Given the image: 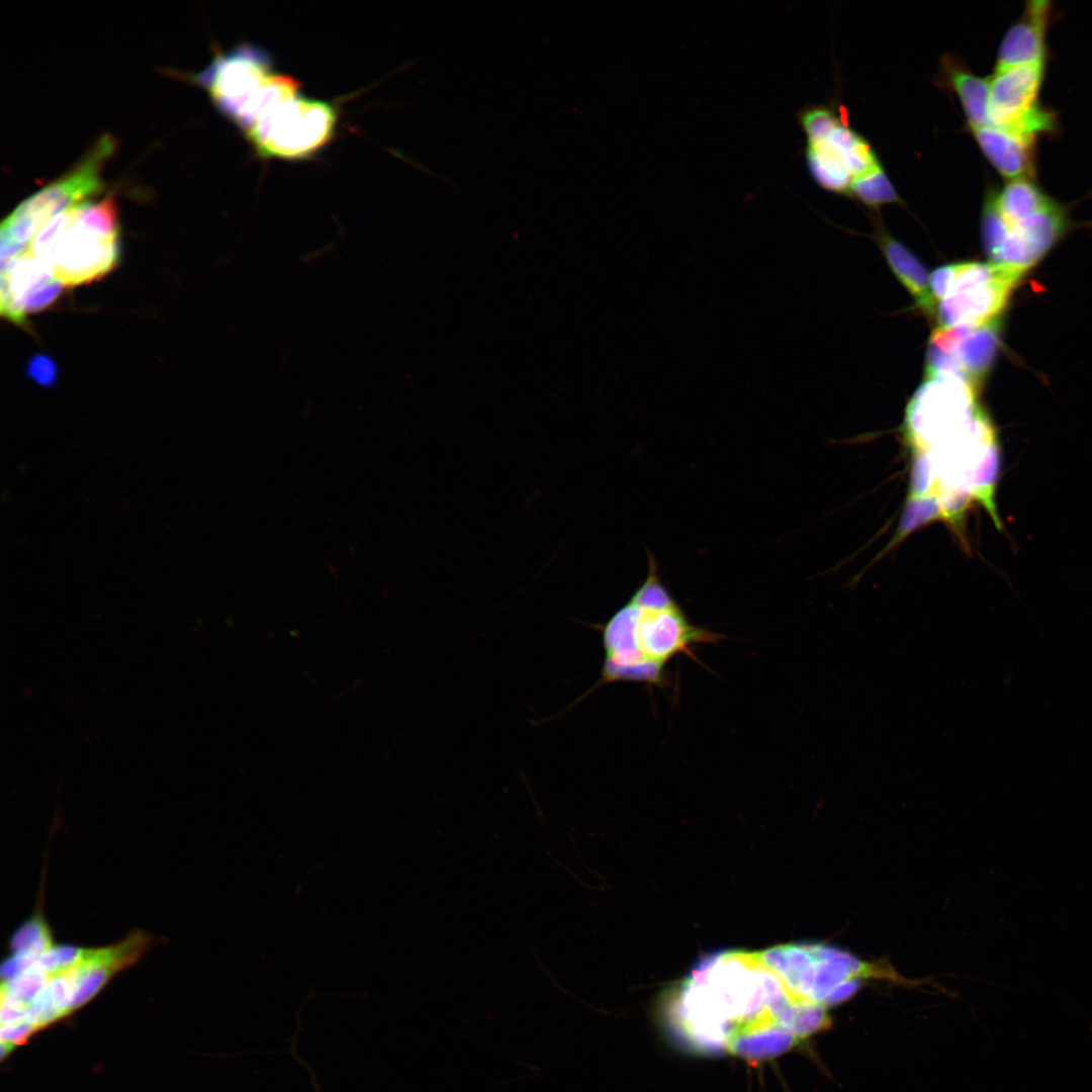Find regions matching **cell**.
<instances>
[{"label": "cell", "instance_id": "cell-1", "mask_svg": "<svg viewBox=\"0 0 1092 1092\" xmlns=\"http://www.w3.org/2000/svg\"><path fill=\"white\" fill-rule=\"evenodd\" d=\"M802 1002L759 953L718 950L700 959L665 994L662 1012L682 1044L714 1054L726 1050L735 1028L787 1025Z\"/></svg>", "mask_w": 1092, "mask_h": 1092}, {"label": "cell", "instance_id": "cell-2", "mask_svg": "<svg viewBox=\"0 0 1092 1092\" xmlns=\"http://www.w3.org/2000/svg\"><path fill=\"white\" fill-rule=\"evenodd\" d=\"M601 631L604 664L599 681L588 692L618 681L662 686L669 660L681 653L692 655L695 645L720 638L689 621L661 582L650 553L646 578Z\"/></svg>", "mask_w": 1092, "mask_h": 1092}, {"label": "cell", "instance_id": "cell-3", "mask_svg": "<svg viewBox=\"0 0 1092 1092\" xmlns=\"http://www.w3.org/2000/svg\"><path fill=\"white\" fill-rule=\"evenodd\" d=\"M119 219L114 197L83 201L53 218L29 251L65 287L91 283L119 258Z\"/></svg>", "mask_w": 1092, "mask_h": 1092}, {"label": "cell", "instance_id": "cell-4", "mask_svg": "<svg viewBox=\"0 0 1092 1092\" xmlns=\"http://www.w3.org/2000/svg\"><path fill=\"white\" fill-rule=\"evenodd\" d=\"M193 80L243 131L267 109L300 91L298 80L274 71L268 54L251 43L217 53Z\"/></svg>", "mask_w": 1092, "mask_h": 1092}, {"label": "cell", "instance_id": "cell-5", "mask_svg": "<svg viewBox=\"0 0 1092 1092\" xmlns=\"http://www.w3.org/2000/svg\"><path fill=\"white\" fill-rule=\"evenodd\" d=\"M114 149L111 135L100 136L71 170L25 198L1 224V261L27 250L53 218L100 192L102 170Z\"/></svg>", "mask_w": 1092, "mask_h": 1092}, {"label": "cell", "instance_id": "cell-6", "mask_svg": "<svg viewBox=\"0 0 1092 1092\" xmlns=\"http://www.w3.org/2000/svg\"><path fill=\"white\" fill-rule=\"evenodd\" d=\"M1022 275L991 262H961L929 276L936 328L981 326L999 318Z\"/></svg>", "mask_w": 1092, "mask_h": 1092}, {"label": "cell", "instance_id": "cell-7", "mask_svg": "<svg viewBox=\"0 0 1092 1092\" xmlns=\"http://www.w3.org/2000/svg\"><path fill=\"white\" fill-rule=\"evenodd\" d=\"M978 390L958 375L924 376L906 408V434L915 453L964 436L986 420Z\"/></svg>", "mask_w": 1092, "mask_h": 1092}, {"label": "cell", "instance_id": "cell-8", "mask_svg": "<svg viewBox=\"0 0 1092 1092\" xmlns=\"http://www.w3.org/2000/svg\"><path fill=\"white\" fill-rule=\"evenodd\" d=\"M338 119L332 103L299 93L267 109L244 133L259 157L298 161L332 141Z\"/></svg>", "mask_w": 1092, "mask_h": 1092}, {"label": "cell", "instance_id": "cell-9", "mask_svg": "<svg viewBox=\"0 0 1092 1092\" xmlns=\"http://www.w3.org/2000/svg\"><path fill=\"white\" fill-rule=\"evenodd\" d=\"M991 191L986 195L981 219L985 251L991 263L1023 275L1066 231V210L1056 202L1030 216L1006 220L998 211Z\"/></svg>", "mask_w": 1092, "mask_h": 1092}, {"label": "cell", "instance_id": "cell-10", "mask_svg": "<svg viewBox=\"0 0 1092 1092\" xmlns=\"http://www.w3.org/2000/svg\"><path fill=\"white\" fill-rule=\"evenodd\" d=\"M1046 62L994 71L990 77V125L1037 140L1057 131V113L1039 101Z\"/></svg>", "mask_w": 1092, "mask_h": 1092}, {"label": "cell", "instance_id": "cell-11", "mask_svg": "<svg viewBox=\"0 0 1092 1092\" xmlns=\"http://www.w3.org/2000/svg\"><path fill=\"white\" fill-rule=\"evenodd\" d=\"M0 312L13 324L51 305L65 287L29 251L1 261Z\"/></svg>", "mask_w": 1092, "mask_h": 1092}, {"label": "cell", "instance_id": "cell-12", "mask_svg": "<svg viewBox=\"0 0 1092 1092\" xmlns=\"http://www.w3.org/2000/svg\"><path fill=\"white\" fill-rule=\"evenodd\" d=\"M999 333L1000 317L981 326L936 328L928 346L946 355L956 373L979 389L995 359Z\"/></svg>", "mask_w": 1092, "mask_h": 1092}, {"label": "cell", "instance_id": "cell-13", "mask_svg": "<svg viewBox=\"0 0 1092 1092\" xmlns=\"http://www.w3.org/2000/svg\"><path fill=\"white\" fill-rule=\"evenodd\" d=\"M1050 1L1026 3L1022 15L1005 32L999 46L995 71L1046 62V34L1052 23Z\"/></svg>", "mask_w": 1092, "mask_h": 1092}, {"label": "cell", "instance_id": "cell-14", "mask_svg": "<svg viewBox=\"0 0 1092 1092\" xmlns=\"http://www.w3.org/2000/svg\"><path fill=\"white\" fill-rule=\"evenodd\" d=\"M992 166L1006 179L1034 178L1036 140L993 125L972 129Z\"/></svg>", "mask_w": 1092, "mask_h": 1092}, {"label": "cell", "instance_id": "cell-15", "mask_svg": "<svg viewBox=\"0 0 1092 1092\" xmlns=\"http://www.w3.org/2000/svg\"><path fill=\"white\" fill-rule=\"evenodd\" d=\"M800 1041L787 1027L766 1024L731 1030L726 1050L750 1063H759L790 1051Z\"/></svg>", "mask_w": 1092, "mask_h": 1092}, {"label": "cell", "instance_id": "cell-16", "mask_svg": "<svg viewBox=\"0 0 1092 1092\" xmlns=\"http://www.w3.org/2000/svg\"><path fill=\"white\" fill-rule=\"evenodd\" d=\"M878 242L900 283L904 285L924 313L934 316L935 301L923 265L905 246L885 232L878 233Z\"/></svg>", "mask_w": 1092, "mask_h": 1092}, {"label": "cell", "instance_id": "cell-17", "mask_svg": "<svg viewBox=\"0 0 1092 1092\" xmlns=\"http://www.w3.org/2000/svg\"><path fill=\"white\" fill-rule=\"evenodd\" d=\"M945 83L960 98L971 129L990 125L988 115L990 77H980L953 60L942 63Z\"/></svg>", "mask_w": 1092, "mask_h": 1092}, {"label": "cell", "instance_id": "cell-18", "mask_svg": "<svg viewBox=\"0 0 1092 1092\" xmlns=\"http://www.w3.org/2000/svg\"><path fill=\"white\" fill-rule=\"evenodd\" d=\"M807 145H819L826 148L837 157L853 179L881 165L867 141L842 123L823 141Z\"/></svg>", "mask_w": 1092, "mask_h": 1092}, {"label": "cell", "instance_id": "cell-19", "mask_svg": "<svg viewBox=\"0 0 1092 1092\" xmlns=\"http://www.w3.org/2000/svg\"><path fill=\"white\" fill-rule=\"evenodd\" d=\"M806 160L811 175L820 186L833 192L848 193L853 177L834 154L822 146L807 145Z\"/></svg>", "mask_w": 1092, "mask_h": 1092}, {"label": "cell", "instance_id": "cell-20", "mask_svg": "<svg viewBox=\"0 0 1092 1092\" xmlns=\"http://www.w3.org/2000/svg\"><path fill=\"white\" fill-rule=\"evenodd\" d=\"M848 193L871 207H879L900 201L881 165L866 174L855 177L850 184Z\"/></svg>", "mask_w": 1092, "mask_h": 1092}, {"label": "cell", "instance_id": "cell-21", "mask_svg": "<svg viewBox=\"0 0 1092 1092\" xmlns=\"http://www.w3.org/2000/svg\"><path fill=\"white\" fill-rule=\"evenodd\" d=\"M799 120L807 136V144L823 141L841 121L826 106H811L799 113Z\"/></svg>", "mask_w": 1092, "mask_h": 1092}, {"label": "cell", "instance_id": "cell-22", "mask_svg": "<svg viewBox=\"0 0 1092 1092\" xmlns=\"http://www.w3.org/2000/svg\"><path fill=\"white\" fill-rule=\"evenodd\" d=\"M26 371L28 376L43 387L52 386L57 379V365L46 355H34L28 362Z\"/></svg>", "mask_w": 1092, "mask_h": 1092}, {"label": "cell", "instance_id": "cell-23", "mask_svg": "<svg viewBox=\"0 0 1092 1092\" xmlns=\"http://www.w3.org/2000/svg\"><path fill=\"white\" fill-rule=\"evenodd\" d=\"M36 1027L28 1020H23L13 1024L2 1025L1 1027V1041H5L11 1044L23 1042L27 1036Z\"/></svg>", "mask_w": 1092, "mask_h": 1092}, {"label": "cell", "instance_id": "cell-24", "mask_svg": "<svg viewBox=\"0 0 1092 1092\" xmlns=\"http://www.w3.org/2000/svg\"><path fill=\"white\" fill-rule=\"evenodd\" d=\"M12 1049L13 1044L1 1041V1058L3 1059Z\"/></svg>", "mask_w": 1092, "mask_h": 1092}]
</instances>
